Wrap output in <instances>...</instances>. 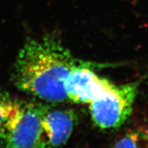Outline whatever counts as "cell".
<instances>
[{
  "instance_id": "obj_2",
  "label": "cell",
  "mask_w": 148,
  "mask_h": 148,
  "mask_svg": "<svg viewBox=\"0 0 148 148\" xmlns=\"http://www.w3.org/2000/svg\"><path fill=\"white\" fill-rule=\"evenodd\" d=\"M46 106L13 99L0 134L5 147H47L42 127Z\"/></svg>"
},
{
  "instance_id": "obj_7",
  "label": "cell",
  "mask_w": 148,
  "mask_h": 148,
  "mask_svg": "<svg viewBox=\"0 0 148 148\" xmlns=\"http://www.w3.org/2000/svg\"><path fill=\"white\" fill-rule=\"evenodd\" d=\"M12 100L13 99H11L8 92L0 88V134L10 109Z\"/></svg>"
},
{
  "instance_id": "obj_5",
  "label": "cell",
  "mask_w": 148,
  "mask_h": 148,
  "mask_svg": "<svg viewBox=\"0 0 148 148\" xmlns=\"http://www.w3.org/2000/svg\"><path fill=\"white\" fill-rule=\"evenodd\" d=\"M76 121L71 109H50L46 106L42 127L47 147L64 145L69 139Z\"/></svg>"
},
{
  "instance_id": "obj_1",
  "label": "cell",
  "mask_w": 148,
  "mask_h": 148,
  "mask_svg": "<svg viewBox=\"0 0 148 148\" xmlns=\"http://www.w3.org/2000/svg\"><path fill=\"white\" fill-rule=\"evenodd\" d=\"M82 60L72 56L53 34L28 39L14 64L12 79L18 89L47 102L67 100L64 83Z\"/></svg>"
},
{
  "instance_id": "obj_6",
  "label": "cell",
  "mask_w": 148,
  "mask_h": 148,
  "mask_svg": "<svg viewBox=\"0 0 148 148\" xmlns=\"http://www.w3.org/2000/svg\"><path fill=\"white\" fill-rule=\"evenodd\" d=\"M115 147H148V129L140 127L127 132L116 141Z\"/></svg>"
},
{
  "instance_id": "obj_4",
  "label": "cell",
  "mask_w": 148,
  "mask_h": 148,
  "mask_svg": "<svg viewBox=\"0 0 148 148\" xmlns=\"http://www.w3.org/2000/svg\"><path fill=\"white\" fill-rule=\"evenodd\" d=\"M93 63L82 61L73 67L64 83L67 99L77 103H88L101 96L112 84L93 71Z\"/></svg>"
},
{
  "instance_id": "obj_3",
  "label": "cell",
  "mask_w": 148,
  "mask_h": 148,
  "mask_svg": "<svg viewBox=\"0 0 148 148\" xmlns=\"http://www.w3.org/2000/svg\"><path fill=\"white\" fill-rule=\"evenodd\" d=\"M137 83L114 84L89 103L90 113L96 125L101 129L121 126L130 117L137 95Z\"/></svg>"
}]
</instances>
